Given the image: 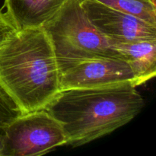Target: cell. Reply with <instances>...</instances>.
Returning a JSON list of instances; mask_svg holds the SVG:
<instances>
[{
	"instance_id": "1",
	"label": "cell",
	"mask_w": 156,
	"mask_h": 156,
	"mask_svg": "<svg viewBox=\"0 0 156 156\" xmlns=\"http://www.w3.org/2000/svg\"><path fill=\"white\" fill-rule=\"evenodd\" d=\"M0 88L21 114L46 109L57 95L59 65L43 27L15 30L2 43Z\"/></svg>"
},
{
	"instance_id": "2",
	"label": "cell",
	"mask_w": 156,
	"mask_h": 156,
	"mask_svg": "<svg viewBox=\"0 0 156 156\" xmlns=\"http://www.w3.org/2000/svg\"><path fill=\"white\" fill-rule=\"evenodd\" d=\"M133 82L62 89L46 108L60 123L67 145L78 147L108 135L135 118L145 107Z\"/></svg>"
},
{
	"instance_id": "3",
	"label": "cell",
	"mask_w": 156,
	"mask_h": 156,
	"mask_svg": "<svg viewBox=\"0 0 156 156\" xmlns=\"http://www.w3.org/2000/svg\"><path fill=\"white\" fill-rule=\"evenodd\" d=\"M43 28L53 45L58 65L93 58L123 59L108 38L88 21L81 0H68Z\"/></svg>"
},
{
	"instance_id": "4",
	"label": "cell",
	"mask_w": 156,
	"mask_h": 156,
	"mask_svg": "<svg viewBox=\"0 0 156 156\" xmlns=\"http://www.w3.org/2000/svg\"><path fill=\"white\" fill-rule=\"evenodd\" d=\"M67 143L62 125L44 109L20 114L5 126L0 156L41 155Z\"/></svg>"
},
{
	"instance_id": "5",
	"label": "cell",
	"mask_w": 156,
	"mask_h": 156,
	"mask_svg": "<svg viewBox=\"0 0 156 156\" xmlns=\"http://www.w3.org/2000/svg\"><path fill=\"white\" fill-rule=\"evenodd\" d=\"M60 88H93L131 82L136 78L127 62L118 58H93L59 65Z\"/></svg>"
},
{
	"instance_id": "6",
	"label": "cell",
	"mask_w": 156,
	"mask_h": 156,
	"mask_svg": "<svg viewBox=\"0 0 156 156\" xmlns=\"http://www.w3.org/2000/svg\"><path fill=\"white\" fill-rule=\"evenodd\" d=\"M91 24L108 39L119 41L156 40V25L94 0H81Z\"/></svg>"
},
{
	"instance_id": "7",
	"label": "cell",
	"mask_w": 156,
	"mask_h": 156,
	"mask_svg": "<svg viewBox=\"0 0 156 156\" xmlns=\"http://www.w3.org/2000/svg\"><path fill=\"white\" fill-rule=\"evenodd\" d=\"M68 0H5L6 15L16 30L43 27Z\"/></svg>"
},
{
	"instance_id": "8",
	"label": "cell",
	"mask_w": 156,
	"mask_h": 156,
	"mask_svg": "<svg viewBox=\"0 0 156 156\" xmlns=\"http://www.w3.org/2000/svg\"><path fill=\"white\" fill-rule=\"evenodd\" d=\"M132 69L136 86L146 83L156 75V40L119 41L108 39Z\"/></svg>"
},
{
	"instance_id": "9",
	"label": "cell",
	"mask_w": 156,
	"mask_h": 156,
	"mask_svg": "<svg viewBox=\"0 0 156 156\" xmlns=\"http://www.w3.org/2000/svg\"><path fill=\"white\" fill-rule=\"evenodd\" d=\"M156 25L155 0H94Z\"/></svg>"
},
{
	"instance_id": "10",
	"label": "cell",
	"mask_w": 156,
	"mask_h": 156,
	"mask_svg": "<svg viewBox=\"0 0 156 156\" xmlns=\"http://www.w3.org/2000/svg\"><path fill=\"white\" fill-rule=\"evenodd\" d=\"M20 114L16 105L0 88V126H6Z\"/></svg>"
},
{
	"instance_id": "11",
	"label": "cell",
	"mask_w": 156,
	"mask_h": 156,
	"mask_svg": "<svg viewBox=\"0 0 156 156\" xmlns=\"http://www.w3.org/2000/svg\"><path fill=\"white\" fill-rule=\"evenodd\" d=\"M15 30L16 29L12 24L5 12L3 13L0 10V45L8 36Z\"/></svg>"
},
{
	"instance_id": "12",
	"label": "cell",
	"mask_w": 156,
	"mask_h": 156,
	"mask_svg": "<svg viewBox=\"0 0 156 156\" xmlns=\"http://www.w3.org/2000/svg\"><path fill=\"white\" fill-rule=\"evenodd\" d=\"M4 134H5V127H3V126H0V153H1L2 148Z\"/></svg>"
}]
</instances>
